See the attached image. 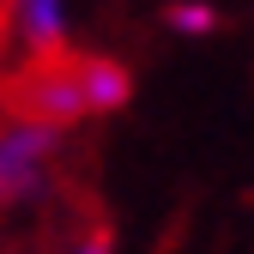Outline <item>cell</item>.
Wrapping results in <instances>:
<instances>
[{
  "label": "cell",
  "instance_id": "1",
  "mask_svg": "<svg viewBox=\"0 0 254 254\" xmlns=\"http://www.w3.org/2000/svg\"><path fill=\"white\" fill-rule=\"evenodd\" d=\"M127 103V73L103 55H43L30 61L18 79V115L30 121H79V115H103Z\"/></svg>",
  "mask_w": 254,
  "mask_h": 254
},
{
  "label": "cell",
  "instance_id": "2",
  "mask_svg": "<svg viewBox=\"0 0 254 254\" xmlns=\"http://www.w3.org/2000/svg\"><path fill=\"white\" fill-rule=\"evenodd\" d=\"M49 157H55V127L49 121H6L0 127V200H24L37 194L43 176H49Z\"/></svg>",
  "mask_w": 254,
  "mask_h": 254
},
{
  "label": "cell",
  "instance_id": "3",
  "mask_svg": "<svg viewBox=\"0 0 254 254\" xmlns=\"http://www.w3.org/2000/svg\"><path fill=\"white\" fill-rule=\"evenodd\" d=\"M18 24H24V43H37L49 55L61 37V0H18Z\"/></svg>",
  "mask_w": 254,
  "mask_h": 254
},
{
  "label": "cell",
  "instance_id": "4",
  "mask_svg": "<svg viewBox=\"0 0 254 254\" xmlns=\"http://www.w3.org/2000/svg\"><path fill=\"white\" fill-rule=\"evenodd\" d=\"M176 30H212V6H170Z\"/></svg>",
  "mask_w": 254,
  "mask_h": 254
},
{
  "label": "cell",
  "instance_id": "5",
  "mask_svg": "<svg viewBox=\"0 0 254 254\" xmlns=\"http://www.w3.org/2000/svg\"><path fill=\"white\" fill-rule=\"evenodd\" d=\"M79 254H109V248H103V242H85V248H79Z\"/></svg>",
  "mask_w": 254,
  "mask_h": 254
}]
</instances>
